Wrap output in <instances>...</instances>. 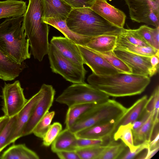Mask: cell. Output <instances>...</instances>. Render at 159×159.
<instances>
[{
	"instance_id": "6da1fadb",
	"label": "cell",
	"mask_w": 159,
	"mask_h": 159,
	"mask_svg": "<svg viewBox=\"0 0 159 159\" xmlns=\"http://www.w3.org/2000/svg\"><path fill=\"white\" fill-rule=\"evenodd\" d=\"M89 84L108 96L120 97L139 95L150 82L148 76L120 72L99 75L93 73L87 78Z\"/></svg>"
},
{
	"instance_id": "7a4b0ae2",
	"label": "cell",
	"mask_w": 159,
	"mask_h": 159,
	"mask_svg": "<svg viewBox=\"0 0 159 159\" xmlns=\"http://www.w3.org/2000/svg\"><path fill=\"white\" fill-rule=\"evenodd\" d=\"M43 12L42 0H29L22 22L32 54L39 61L48 54L50 44L48 25L42 20Z\"/></svg>"
},
{
	"instance_id": "3957f363",
	"label": "cell",
	"mask_w": 159,
	"mask_h": 159,
	"mask_svg": "<svg viewBox=\"0 0 159 159\" xmlns=\"http://www.w3.org/2000/svg\"><path fill=\"white\" fill-rule=\"evenodd\" d=\"M24 15L8 18L0 24V50L19 64L30 59V43L22 23Z\"/></svg>"
},
{
	"instance_id": "277c9868",
	"label": "cell",
	"mask_w": 159,
	"mask_h": 159,
	"mask_svg": "<svg viewBox=\"0 0 159 159\" xmlns=\"http://www.w3.org/2000/svg\"><path fill=\"white\" fill-rule=\"evenodd\" d=\"M66 22L72 31L87 37L103 35H118L122 29L111 24L90 7L73 8Z\"/></svg>"
},
{
	"instance_id": "5b68a950",
	"label": "cell",
	"mask_w": 159,
	"mask_h": 159,
	"mask_svg": "<svg viewBox=\"0 0 159 159\" xmlns=\"http://www.w3.org/2000/svg\"><path fill=\"white\" fill-rule=\"evenodd\" d=\"M127 108L113 99L98 104L80 117L69 129L73 133L112 120H117Z\"/></svg>"
},
{
	"instance_id": "8992f818",
	"label": "cell",
	"mask_w": 159,
	"mask_h": 159,
	"mask_svg": "<svg viewBox=\"0 0 159 159\" xmlns=\"http://www.w3.org/2000/svg\"><path fill=\"white\" fill-rule=\"evenodd\" d=\"M109 96L85 82L73 84L65 89L56 101L68 107L75 105L93 103L99 104L107 101Z\"/></svg>"
},
{
	"instance_id": "52a82bcc",
	"label": "cell",
	"mask_w": 159,
	"mask_h": 159,
	"mask_svg": "<svg viewBox=\"0 0 159 159\" xmlns=\"http://www.w3.org/2000/svg\"><path fill=\"white\" fill-rule=\"evenodd\" d=\"M52 71L73 84L84 82L87 71L84 65H77L61 54L50 43L48 53Z\"/></svg>"
},
{
	"instance_id": "ba28073f",
	"label": "cell",
	"mask_w": 159,
	"mask_h": 159,
	"mask_svg": "<svg viewBox=\"0 0 159 159\" xmlns=\"http://www.w3.org/2000/svg\"><path fill=\"white\" fill-rule=\"evenodd\" d=\"M134 22L159 27V0H124Z\"/></svg>"
},
{
	"instance_id": "9c48e42d",
	"label": "cell",
	"mask_w": 159,
	"mask_h": 159,
	"mask_svg": "<svg viewBox=\"0 0 159 159\" xmlns=\"http://www.w3.org/2000/svg\"><path fill=\"white\" fill-rule=\"evenodd\" d=\"M23 91L19 80L12 84L5 83L2 95V109L4 115L10 118L17 115L21 110L28 101Z\"/></svg>"
},
{
	"instance_id": "30bf717a",
	"label": "cell",
	"mask_w": 159,
	"mask_h": 159,
	"mask_svg": "<svg viewBox=\"0 0 159 159\" xmlns=\"http://www.w3.org/2000/svg\"><path fill=\"white\" fill-rule=\"evenodd\" d=\"M42 86L43 94L35 106L31 115L22 132V137L33 133L35 126L48 112L52 106L54 99L55 90L50 85L43 84Z\"/></svg>"
},
{
	"instance_id": "8fae6325",
	"label": "cell",
	"mask_w": 159,
	"mask_h": 159,
	"mask_svg": "<svg viewBox=\"0 0 159 159\" xmlns=\"http://www.w3.org/2000/svg\"><path fill=\"white\" fill-rule=\"evenodd\" d=\"M84 64L91 70L92 73L99 75H107L122 72L110 64L93 50L86 46L78 45Z\"/></svg>"
},
{
	"instance_id": "7c38bea8",
	"label": "cell",
	"mask_w": 159,
	"mask_h": 159,
	"mask_svg": "<svg viewBox=\"0 0 159 159\" xmlns=\"http://www.w3.org/2000/svg\"><path fill=\"white\" fill-rule=\"evenodd\" d=\"M113 51L131 69L132 74L149 77L152 76L151 57L139 55L116 48Z\"/></svg>"
},
{
	"instance_id": "4fadbf2b",
	"label": "cell",
	"mask_w": 159,
	"mask_h": 159,
	"mask_svg": "<svg viewBox=\"0 0 159 159\" xmlns=\"http://www.w3.org/2000/svg\"><path fill=\"white\" fill-rule=\"evenodd\" d=\"M43 89L41 86L39 91L28 101L21 110L17 114L14 128L9 141V145L14 143L22 137L23 130L28 121L37 103L42 98Z\"/></svg>"
},
{
	"instance_id": "5bb4252c",
	"label": "cell",
	"mask_w": 159,
	"mask_h": 159,
	"mask_svg": "<svg viewBox=\"0 0 159 159\" xmlns=\"http://www.w3.org/2000/svg\"><path fill=\"white\" fill-rule=\"evenodd\" d=\"M90 8L112 25L124 28L126 16L122 11L109 4L105 0H95Z\"/></svg>"
},
{
	"instance_id": "9a60e30c",
	"label": "cell",
	"mask_w": 159,
	"mask_h": 159,
	"mask_svg": "<svg viewBox=\"0 0 159 159\" xmlns=\"http://www.w3.org/2000/svg\"><path fill=\"white\" fill-rule=\"evenodd\" d=\"M62 56L75 64L84 65L78 45L66 37L53 36L50 43Z\"/></svg>"
},
{
	"instance_id": "2e32d148",
	"label": "cell",
	"mask_w": 159,
	"mask_h": 159,
	"mask_svg": "<svg viewBox=\"0 0 159 159\" xmlns=\"http://www.w3.org/2000/svg\"><path fill=\"white\" fill-rule=\"evenodd\" d=\"M117 120H112L104 123L94 125L80 130L75 134L78 138L112 139Z\"/></svg>"
},
{
	"instance_id": "e0dca14e",
	"label": "cell",
	"mask_w": 159,
	"mask_h": 159,
	"mask_svg": "<svg viewBox=\"0 0 159 159\" xmlns=\"http://www.w3.org/2000/svg\"><path fill=\"white\" fill-rule=\"evenodd\" d=\"M42 20L48 18L66 20L73 9L63 0H42Z\"/></svg>"
},
{
	"instance_id": "ac0fdd59",
	"label": "cell",
	"mask_w": 159,
	"mask_h": 159,
	"mask_svg": "<svg viewBox=\"0 0 159 159\" xmlns=\"http://www.w3.org/2000/svg\"><path fill=\"white\" fill-rule=\"evenodd\" d=\"M25 67L24 62L19 64L0 50V79L11 81L18 77Z\"/></svg>"
},
{
	"instance_id": "d6986e66",
	"label": "cell",
	"mask_w": 159,
	"mask_h": 159,
	"mask_svg": "<svg viewBox=\"0 0 159 159\" xmlns=\"http://www.w3.org/2000/svg\"><path fill=\"white\" fill-rule=\"evenodd\" d=\"M77 138L70 129L62 130L51 144L52 151L56 153L62 151H75Z\"/></svg>"
},
{
	"instance_id": "ffe728a7",
	"label": "cell",
	"mask_w": 159,
	"mask_h": 159,
	"mask_svg": "<svg viewBox=\"0 0 159 159\" xmlns=\"http://www.w3.org/2000/svg\"><path fill=\"white\" fill-rule=\"evenodd\" d=\"M148 100L147 96L145 95L127 108L125 113L116 121L114 133L120 126L132 123L137 120L144 110Z\"/></svg>"
},
{
	"instance_id": "44dd1931",
	"label": "cell",
	"mask_w": 159,
	"mask_h": 159,
	"mask_svg": "<svg viewBox=\"0 0 159 159\" xmlns=\"http://www.w3.org/2000/svg\"><path fill=\"white\" fill-rule=\"evenodd\" d=\"M43 21L58 30L65 37L77 45L86 46L92 37L83 36L75 33L68 27L65 20L48 18L43 20Z\"/></svg>"
},
{
	"instance_id": "7402d4cb",
	"label": "cell",
	"mask_w": 159,
	"mask_h": 159,
	"mask_svg": "<svg viewBox=\"0 0 159 159\" xmlns=\"http://www.w3.org/2000/svg\"><path fill=\"white\" fill-rule=\"evenodd\" d=\"M159 121H154L153 111L146 121L138 129L132 130L134 143L138 145L146 140H151L155 129L158 126Z\"/></svg>"
},
{
	"instance_id": "603a6c76",
	"label": "cell",
	"mask_w": 159,
	"mask_h": 159,
	"mask_svg": "<svg viewBox=\"0 0 159 159\" xmlns=\"http://www.w3.org/2000/svg\"><path fill=\"white\" fill-rule=\"evenodd\" d=\"M117 37L113 35L92 37L86 46L100 52L113 51L116 46Z\"/></svg>"
},
{
	"instance_id": "cb8c5ba5",
	"label": "cell",
	"mask_w": 159,
	"mask_h": 159,
	"mask_svg": "<svg viewBox=\"0 0 159 159\" xmlns=\"http://www.w3.org/2000/svg\"><path fill=\"white\" fill-rule=\"evenodd\" d=\"M27 7L26 2L22 0L0 1V19L23 15Z\"/></svg>"
},
{
	"instance_id": "d4e9b609",
	"label": "cell",
	"mask_w": 159,
	"mask_h": 159,
	"mask_svg": "<svg viewBox=\"0 0 159 159\" xmlns=\"http://www.w3.org/2000/svg\"><path fill=\"white\" fill-rule=\"evenodd\" d=\"M1 159H39L38 155L25 144H14L0 156Z\"/></svg>"
},
{
	"instance_id": "484cf974",
	"label": "cell",
	"mask_w": 159,
	"mask_h": 159,
	"mask_svg": "<svg viewBox=\"0 0 159 159\" xmlns=\"http://www.w3.org/2000/svg\"><path fill=\"white\" fill-rule=\"evenodd\" d=\"M115 48L145 56L151 57L155 55H159V51L151 47H142L133 44L118 35Z\"/></svg>"
},
{
	"instance_id": "4316f807",
	"label": "cell",
	"mask_w": 159,
	"mask_h": 159,
	"mask_svg": "<svg viewBox=\"0 0 159 159\" xmlns=\"http://www.w3.org/2000/svg\"><path fill=\"white\" fill-rule=\"evenodd\" d=\"M97 104L93 103H84L68 107L65 120L66 128L69 129L80 117Z\"/></svg>"
},
{
	"instance_id": "83f0119b",
	"label": "cell",
	"mask_w": 159,
	"mask_h": 159,
	"mask_svg": "<svg viewBox=\"0 0 159 159\" xmlns=\"http://www.w3.org/2000/svg\"><path fill=\"white\" fill-rule=\"evenodd\" d=\"M112 138L115 141L121 140L132 152H134L139 145L134 144L131 123L120 126L113 134Z\"/></svg>"
},
{
	"instance_id": "f1b7e54d",
	"label": "cell",
	"mask_w": 159,
	"mask_h": 159,
	"mask_svg": "<svg viewBox=\"0 0 159 159\" xmlns=\"http://www.w3.org/2000/svg\"><path fill=\"white\" fill-rule=\"evenodd\" d=\"M112 139L102 153L98 159H118L126 149L127 146L122 142L118 143Z\"/></svg>"
},
{
	"instance_id": "f546056e",
	"label": "cell",
	"mask_w": 159,
	"mask_h": 159,
	"mask_svg": "<svg viewBox=\"0 0 159 159\" xmlns=\"http://www.w3.org/2000/svg\"><path fill=\"white\" fill-rule=\"evenodd\" d=\"M94 51L104 58L113 67L120 71L127 73H132L131 69L124 61L118 57L113 51L100 52Z\"/></svg>"
},
{
	"instance_id": "4dcf8cb0",
	"label": "cell",
	"mask_w": 159,
	"mask_h": 159,
	"mask_svg": "<svg viewBox=\"0 0 159 159\" xmlns=\"http://www.w3.org/2000/svg\"><path fill=\"white\" fill-rule=\"evenodd\" d=\"M108 144L79 148L76 152L80 159H98Z\"/></svg>"
},
{
	"instance_id": "1f68e13d",
	"label": "cell",
	"mask_w": 159,
	"mask_h": 159,
	"mask_svg": "<svg viewBox=\"0 0 159 159\" xmlns=\"http://www.w3.org/2000/svg\"><path fill=\"white\" fill-rule=\"evenodd\" d=\"M55 115V112L53 111L47 113L36 125L33 133L36 136L43 139L51 125Z\"/></svg>"
},
{
	"instance_id": "d6a6232c",
	"label": "cell",
	"mask_w": 159,
	"mask_h": 159,
	"mask_svg": "<svg viewBox=\"0 0 159 159\" xmlns=\"http://www.w3.org/2000/svg\"><path fill=\"white\" fill-rule=\"evenodd\" d=\"M17 118V115L9 120L0 133V153L7 146L13 131Z\"/></svg>"
},
{
	"instance_id": "836d02e7",
	"label": "cell",
	"mask_w": 159,
	"mask_h": 159,
	"mask_svg": "<svg viewBox=\"0 0 159 159\" xmlns=\"http://www.w3.org/2000/svg\"><path fill=\"white\" fill-rule=\"evenodd\" d=\"M118 35L133 44L142 47L150 46L139 36L135 30L123 28Z\"/></svg>"
},
{
	"instance_id": "e575fe53",
	"label": "cell",
	"mask_w": 159,
	"mask_h": 159,
	"mask_svg": "<svg viewBox=\"0 0 159 159\" xmlns=\"http://www.w3.org/2000/svg\"><path fill=\"white\" fill-rule=\"evenodd\" d=\"M62 125L58 122L51 124L43 138L42 144L45 147L50 146L62 130Z\"/></svg>"
},
{
	"instance_id": "d590c367",
	"label": "cell",
	"mask_w": 159,
	"mask_h": 159,
	"mask_svg": "<svg viewBox=\"0 0 159 159\" xmlns=\"http://www.w3.org/2000/svg\"><path fill=\"white\" fill-rule=\"evenodd\" d=\"M112 139H93L77 138V149L95 145H106L108 144Z\"/></svg>"
},
{
	"instance_id": "8d00e7d4",
	"label": "cell",
	"mask_w": 159,
	"mask_h": 159,
	"mask_svg": "<svg viewBox=\"0 0 159 159\" xmlns=\"http://www.w3.org/2000/svg\"><path fill=\"white\" fill-rule=\"evenodd\" d=\"M150 141L146 140L139 144L138 147L134 152H131L129 148L126 149L119 157L120 159H132L135 158L142 151L148 148Z\"/></svg>"
},
{
	"instance_id": "74e56055",
	"label": "cell",
	"mask_w": 159,
	"mask_h": 159,
	"mask_svg": "<svg viewBox=\"0 0 159 159\" xmlns=\"http://www.w3.org/2000/svg\"><path fill=\"white\" fill-rule=\"evenodd\" d=\"M152 29L147 25H143L135 30L139 36L149 46L153 48Z\"/></svg>"
},
{
	"instance_id": "f35d334b",
	"label": "cell",
	"mask_w": 159,
	"mask_h": 159,
	"mask_svg": "<svg viewBox=\"0 0 159 159\" xmlns=\"http://www.w3.org/2000/svg\"><path fill=\"white\" fill-rule=\"evenodd\" d=\"M73 8L90 7L95 0H63Z\"/></svg>"
},
{
	"instance_id": "ab89813d",
	"label": "cell",
	"mask_w": 159,
	"mask_h": 159,
	"mask_svg": "<svg viewBox=\"0 0 159 159\" xmlns=\"http://www.w3.org/2000/svg\"><path fill=\"white\" fill-rule=\"evenodd\" d=\"M159 97V86L156 87L146 104L145 110L147 112L151 113L154 109L155 102Z\"/></svg>"
},
{
	"instance_id": "60d3db41",
	"label": "cell",
	"mask_w": 159,
	"mask_h": 159,
	"mask_svg": "<svg viewBox=\"0 0 159 159\" xmlns=\"http://www.w3.org/2000/svg\"><path fill=\"white\" fill-rule=\"evenodd\" d=\"M151 113L147 111L144 109L139 118L132 123V130L139 128L146 121Z\"/></svg>"
},
{
	"instance_id": "b9f144b4",
	"label": "cell",
	"mask_w": 159,
	"mask_h": 159,
	"mask_svg": "<svg viewBox=\"0 0 159 159\" xmlns=\"http://www.w3.org/2000/svg\"><path fill=\"white\" fill-rule=\"evenodd\" d=\"M58 157L61 159H80L75 151H62L57 152Z\"/></svg>"
},
{
	"instance_id": "7bdbcfd3",
	"label": "cell",
	"mask_w": 159,
	"mask_h": 159,
	"mask_svg": "<svg viewBox=\"0 0 159 159\" xmlns=\"http://www.w3.org/2000/svg\"><path fill=\"white\" fill-rule=\"evenodd\" d=\"M152 36L153 48L159 51V27L152 29Z\"/></svg>"
},
{
	"instance_id": "ee69618b",
	"label": "cell",
	"mask_w": 159,
	"mask_h": 159,
	"mask_svg": "<svg viewBox=\"0 0 159 159\" xmlns=\"http://www.w3.org/2000/svg\"><path fill=\"white\" fill-rule=\"evenodd\" d=\"M159 56L155 55L151 57L150 62L152 66V76L157 74L159 69Z\"/></svg>"
},
{
	"instance_id": "f6af8a7d",
	"label": "cell",
	"mask_w": 159,
	"mask_h": 159,
	"mask_svg": "<svg viewBox=\"0 0 159 159\" xmlns=\"http://www.w3.org/2000/svg\"><path fill=\"white\" fill-rule=\"evenodd\" d=\"M159 133L150 142L148 148L150 150H152L159 147Z\"/></svg>"
},
{
	"instance_id": "bcb514c9",
	"label": "cell",
	"mask_w": 159,
	"mask_h": 159,
	"mask_svg": "<svg viewBox=\"0 0 159 159\" xmlns=\"http://www.w3.org/2000/svg\"><path fill=\"white\" fill-rule=\"evenodd\" d=\"M10 118L5 115L0 117V133L9 120Z\"/></svg>"
},
{
	"instance_id": "7dc6e473",
	"label": "cell",
	"mask_w": 159,
	"mask_h": 159,
	"mask_svg": "<svg viewBox=\"0 0 159 159\" xmlns=\"http://www.w3.org/2000/svg\"><path fill=\"white\" fill-rule=\"evenodd\" d=\"M147 152L146 153L145 159H150L152 158L158 152L159 149V147L152 150H150L147 148Z\"/></svg>"
},
{
	"instance_id": "c3c4849f",
	"label": "cell",
	"mask_w": 159,
	"mask_h": 159,
	"mask_svg": "<svg viewBox=\"0 0 159 159\" xmlns=\"http://www.w3.org/2000/svg\"><path fill=\"white\" fill-rule=\"evenodd\" d=\"M105 0L107 1V0Z\"/></svg>"
},
{
	"instance_id": "681fc988",
	"label": "cell",
	"mask_w": 159,
	"mask_h": 159,
	"mask_svg": "<svg viewBox=\"0 0 159 159\" xmlns=\"http://www.w3.org/2000/svg\"></svg>"
}]
</instances>
